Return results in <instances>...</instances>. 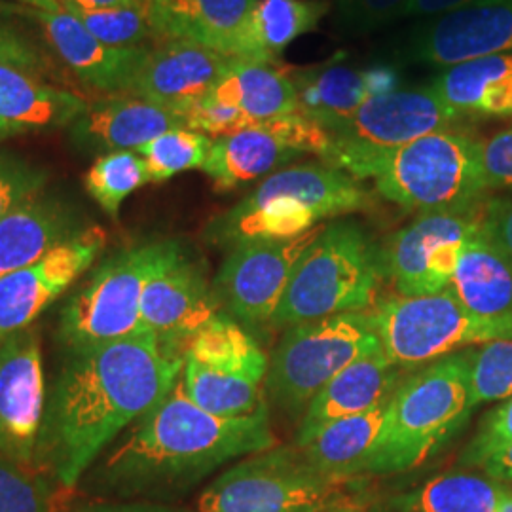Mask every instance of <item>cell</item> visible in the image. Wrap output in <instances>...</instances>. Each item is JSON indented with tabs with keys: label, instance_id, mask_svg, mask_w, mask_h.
I'll return each instance as SVG.
<instances>
[{
	"label": "cell",
	"instance_id": "27",
	"mask_svg": "<svg viewBox=\"0 0 512 512\" xmlns=\"http://www.w3.org/2000/svg\"><path fill=\"white\" fill-rule=\"evenodd\" d=\"M450 289L467 310L478 315L512 311V258L480 226L459 256Z\"/></svg>",
	"mask_w": 512,
	"mask_h": 512
},
{
	"label": "cell",
	"instance_id": "12",
	"mask_svg": "<svg viewBox=\"0 0 512 512\" xmlns=\"http://www.w3.org/2000/svg\"><path fill=\"white\" fill-rule=\"evenodd\" d=\"M325 224L291 239H255L230 247L213 291L220 304L249 325L270 323L294 268Z\"/></svg>",
	"mask_w": 512,
	"mask_h": 512
},
{
	"label": "cell",
	"instance_id": "43",
	"mask_svg": "<svg viewBox=\"0 0 512 512\" xmlns=\"http://www.w3.org/2000/svg\"><path fill=\"white\" fill-rule=\"evenodd\" d=\"M512 442V395L488 412L476 431L471 444L461 456L463 467H478L495 450Z\"/></svg>",
	"mask_w": 512,
	"mask_h": 512
},
{
	"label": "cell",
	"instance_id": "9",
	"mask_svg": "<svg viewBox=\"0 0 512 512\" xmlns=\"http://www.w3.org/2000/svg\"><path fill=\"white\" fill-rule=\"evenodd\" d=\"M366 313H342L285 329L270 357L266 393L283 412L300 416L346 366L380 351Z\"/></svg>",
	"mask_w": 512,
	"mask_h": 512
},
{
	"label": "cell",
	"instance_id": "18",
	"mask_svg": "<svg viewBox=\"0 0 512 512\" xmlns=\"http://www.w3.org/2000/svg\"><path fill=\"white\" fill-rule=\"evenodd\" d=\"M23 12L37 19L63 63H67L80 80L103 92L128 93L135 74L150 52L143 46H107L67 12H46L38 8H27Z\"/></svg>",
	"mask_w": 512,
	"mask_h": 512
},
{
	"label": "cell",
	"instance_id": "15",
	"mask_svg": "<svg viewBox=\"0 0 512 512\" xmlns=\"http://www.w3.org/2000/svg\"><path fill=\"white\" fill-rule=\"evenodd\" d=\"M403 52L410 63L442 69L512 54V0H480L429 18L406 40Z\"/></svg>",
	"mask_w": 512,
	"mask_h": 512
},
{
	"label": "cell",
	"instance_id": "35",
	"mask_svg": "<svg viewBox=\"0 0 512 512\" xmlns=\"http://www.w3.org/2000/svg\"><path fill=\"white\" fill-rule=\"evenodd\" d=\"M147 183V164L131 150L103 154L84 175L86 192L112 219L118 217L122 203Z\"/></svg>",
	"mask_w": 512,
	"mask_h": 512
},
{
	"label": "cell",
	"instance_id": "20",
	"mask_svg": "<svg viewBox=\"0 0 512 512\" xmlns=\"http://www.w3.org/2000/svg\"><path fill=\"white\" fill-rule=\"evenodd\" d=\"M404 368L395 365L384 349L346 366L311 401L298 427L296 444L300 446L332 421L366 412L387 401L403 382Z\"/></svg>",
	"mask_w": 512,
	"mask_h": 512
},
{
	"label": "cell",
	"instance_id": "30",
	"mask_svg": "<svg viewBox=\"0 0 512 512\" xmlns=\"http://www.w3.org/2000/svg\"><path fill=\"white\" fill-rule=\"evenodd\" d=\"M329 8L327 0H256L239 33L234 59L274 63L291 42L313 31Z\"/></svg>",
	"mask_w": 512,
	"mask_h": 512
},
{
	"label": "cell",
	"instance_id": "3",
	"mask_svg": "<svg viewBox=\"0 0 512 512\" xmlns=\"http://www.w3.org/2000/svg\"><path fill=\"white\" fill-rule=\"evenodd\" d=\"M370 205L365 188L346 171L330 165H293L274 171L230 211L207 226L222 247L255 239L298 238L329 217Z\"/></svg>",
	"mask_w": 512,
	"mask_h": 512
},
{
	"label": "cell",
	"instance_id": "33",
	"mask_svg": "<svg viewBox=\"0 0 512 512\" xmlns=\"http://www.w3.org/2000/svg\"><path fill=\"white\" fill-rule=\"evenodd\" d=\"M505 488L490 476L452 471L395 495L389 505L395 512H494Z\"/></svg>",
	"mask_w": 512,
	"mask_h": 512
},
{
	"label": "cell",
	"instance_id": "22",
	"mask_svg": "<svg viewBox=\"0 0 512 512\" xmlns=\"http://www.w3.org/2000/svg\"><path fill=\"white\" fill-rule=\"evenodd\" d=\"M393 395L366 412L332 421L308 442L294 448L308 465L323 475L338 478L368 476L384 444Z\"/></svg>",
	"mask_w": 512,
	"mask_h": 512
},
{
	"label": "cell",
	"instance_id": "21",
	"mask_svg": "<svg viewBox=\"0 0 512 512\" xmlns=\"http://www.w3.org/2000/svg\"><path fill=\"white\" fill-rule=\"evenodd\" d=\"M186 128L173 110L135 95H110L78 116L71 124L74 145L88 150L137 152L165 131Z\"/></svg>",
	"mask_w": 512,
	"mask_h": 512
},
{
	"label": "cell",
	"instance_id": "23",
	"mask_svg": "<svg viewBox=\"0 0 512 512\" xmlns=\"http://www.w3.org/2000/svg\"><path fill=\"white\" fill-rule=\"evenodd\" d=\"M293 82L300 110L327 129L346 120L368 99L399 90L401 76L387 65L368 69L330 65L296 74Z\"/></svg>",
	"mask_w": 512,
	"mask_h": 512
},
{
	"label": "cell",
	"instance_id": "41",
	"mask_svg": "<svg viewBox=\"0 0 512 512\" xmlns=\"http://www.w3.org/2000/svg\"><path fill=\"white\" fill-rule=\"evenodd\" d=\"M256 128L270 131L285 147L291 148L298 154L311 152L327 160L332 148V137L329 131L321 124H317L315 120H311L310 116H306L302 110H296L283 118H275L272 122H266Z\"/></svg>",
	"mask_w": 512,
	"mask_h": 512
},
{
	"label": "cell",
	"instance_id": "49",
	"mask_svg": "<svg viewBox=\"0 0 512 512\" xmlns=\"http://www.w3.org/2000/svg\"><path fill=\"white\" fill-rule=\"evenodd\" d=\"M152 0H57L61 12L110 10V8H150Z\"/></svg>",
	"mask_w": 512,
	"mask_h": 512
},
{
	"label": "cell",
	"instance_id": "34",
	"mask_svg": "<svg viewBox=\"0 0 512 512\" xmlns=\"http://www.w3.org/2000/svg\"><path fill=\"white\" fill-rule=\"evenodd\" d=\"M183 384L188 397L220 418H247L266 410L262 384L209 370L184 359Z\"/></svg>",
	"mask_w": 512,
	"mask_h": 512
},
{
	"label": "cell",
	"instance_id": "6",
	"mask_svg": "<svg viewBox=\"0 0 512 512\" xmlns=\"http://www.w3.org/2000/svg\"><path fill=\"white\" fill-rule=\"evenodd\" d=\"M366 179H374L384 200L420 215L471 211L488 192L482 143L452 129L385 154L368 169Z\"/></svg>",
	"mask_w": 512,
	"mask_h": 512
},
{
	"label": "cell",
	"instance_id": "11",
	"mask_svg": "<svg viewBox=\"0 0 512 512\" xmlns=\"http://www.w3.org/2000/svg\"><path fill=\"white\" fill-rule=\"evenodd\" d=\"M165 241L129 247L97 268L61 311L57 336L65 348L76 353L148 332L141 300Z\"/></svg>",
	"mask_w": 512,
	"mask_h": 512
},
{
	"label": "cell",
	"instance_id": "19",
	"mask_svg": "<svg viewBox=\"0 0 512 512\" xmlns=\"http://www.w3.org/2000/svg\"><path fill=\"white\" fill-rule=\"evenodd\" d=\"M484 207L471 211L423 213L387 239L382 249L384 275L399 296L427 294V264L446 241H465L482 226Z\"/></svg>",
	"mask_w": 512,
	"mask_h": 512
},
{
	"label": "cell",
	"instance_id": "53",
	"mask_svg": "<svg viewBox=\"0 0 512 512\" xmlns=\"http://www.w3.org/2000/svg\"><path fill=\"white\" fill-rule=\"evenodd\" d=\"M16 133H19L18 129L14 128V126H10L8 122H4V120L0 118V141L6 139V137H10V135H16Z\"/></svg>",
	"mask_w": 512,
	"mask_h": 512
},
{
	"label": "cell",
	"instance_id": "54",
	"mask_svg": "<svg viewBox=\"0 0 512 512\" xmlns=\"http://www.w3.org/2000/svg\"><path fill=\"white\" fill-rule=\"evenodd\" d=\"M346 512H385V511H378V509H368V507H353V509H348Z\"/></svg>",
	"mask_w": 512,
	"mask_h": 512
},
{
	"label": "cell",
	"instance_id": "26",
	"mask_svg": "<svg viewBox=\"0 0 512 512\" xmlns=\"http://www.w3.org/2000/svg\"><path fill=\"white\" fill-rule=\"evenodd\" d=\"M205 99L236 107L256 126L300 110L293 78L277 71L274 63L234 57Z\"/></svg>",
	"mask_w": 512,
	"mask_h": 512
},
{
	"label": "cell",
	"instance_id": "51",
	"mask_svg": "<svg viewBox=\"0 0 512 512\" xmlns=\"http://www.w3.org/2000/svg\"><path fill=\"white\" fill-rule=\"evenodd\" d=\"M494 512H512V488L507 486L505 492L499 497Z\"/></svg>",
	"mask_w": 512,
	"mask_h": 512
},
{
	"label": "cell",
	"instance_id": "16",
	"mask_svg": "<svg viewBox=\"0 0 512 512\" xmlns=\"http://www.w3.org/2000/svg\"><path fill=\"white\" fill-rule=\"evenodd\" d=\"M44 397L37 334L23 330L0 344V458L25 467L38 458Z\"/></svg>",
	"mask_w": 512,
	"mask_h": 512
},
{
	"label": "cell",
	"instance_id": "48",
	"mask_svg": "<svg viewBox=\"0 0 512 512\" xmlns=\"http://www.w3.org/2000/svg\"><path fill=\"white\" fill-rule=\"evenodd\" d=\"M476 469L505 486H512V442L495 450Z\"/></svg>",
	"mask_w": 512,
	"mask_h": 512
},
{
	"label": "cell",
	"instance_id": "45",
	"mask_svg": "<svg viewBox=\"0 0 512 512\" xmlns=\"http://www.w3.org/2000/svg\"><path fill=\"white\" fill-rule=\"evenodd\" d=\"M482 173L486 190L512 188V126L482 143Z\"/></svg>",
	"mask_w": 512,
	"mask_h": 512
},
{
	"label": "cell",
	"instance_id": "31",
	"mask_svg": "<svg viewBox=\"0 0 512 512\" xmlns=\"http://www.w3.org/2000/svg\"><path fill=\"white\" fill-rule=\"evenodd\" d=\"M298 156L270 131L249 128L215 139L202 169L215 184V190L230 192L272 175L279 165L293 162Z\"/></svg>",
	"mask_w": 512,
	"mask_h": 512
},
{
	"label": "cell",
	"instance_id": "28",
	"mask_svg": "<svg viewBox=\"0 0 512 512\" xmlns=\"http://www.w3.org/2000/svg\"><path fill=\"white\" fill-rule=\"evenodd\" d=\"M429 86L463 116H512V54L448 67Z\"/></svg>",
	"mask_w": 512,
	"mask_h": 512
},
{
	"label": "cell",
	"instance_id": "36",
	"mask_svg": "<svg viewBox=\"0 0 512 512\" xmlns=\"http://www.w3.org/2000/svg\"><path fill=\"white\" fill-rule=\"evenodd\" d=\"M213 141L194 129L177 128L165 131L137 150L147 164L150 183H164L171 177L202 169Z\"/></svg>",
	"mask_w": 512,
	"mask_h": 512
},
{
	"label": "cell",
	"instance_id": "42",
	"mask_svg": "<svg viewBox=\"0 0 512 512\" xmlns=\"http://www.w3.org/2000/svg\"><path fill=\"white\" fill-rule=\"evenodd\" d=\"M44 183L46 171L18 156L0 152V220L19 203L40 194Z\"/></svg>",
	"mask_w": 512,
	"mask_h": 512
},
{
	"label": "cell",
	"instance_id": "39",
	"mask_svg": "<svg viewBox=\"0 0 512 512\" xmlns=\"http://www.w3.org/2000/svg\"><path fill=\"white\" fill-rule=\"evenodd\" d=\"M48 484L16 461L0 458V512H50Z\"/></svg>",
	"mask_w": 512,
	"mask_h": 512
},
{
	"label": "cell",
	"instance_id": "55",
	"mask_svg": "<svg viewBox=\"0 0 512 512\" xmlns=\"http://www.w3.org/2000/svg\"><path fill=\"white\" fill-rule=\"evenodd\" d=\"M348 509H353V507H348ZM348 509H329V511H323V512H346Z\"/></svg>",
	"mask_w": 512,
	"mask_h": 512
},
{
	"label": "cell",
	"instance_id": "47",
	"mask_svg": "<svg viewBox=\"0 0 512 512\" xmlns=\"http://www.w3.org/2000/svg\"><path fill=\"white\" fill-rule=\"evenodd\" d=\"M480 0H408L401 18H437Z\"/></svg>",
	"mask_w": 512,
	"mask_h": 512
},
{
	"label": "cell",
	"instance_id": "17",
	"mask_svg": "<svg viewBox=\"0 0 512 512\" xmlns=\"http://www.w3.org/2000/svg\"><path fill=\"white\" fill-rule=\"evenodd\" d=\"M230 61L232 57L202 44L169 40L158 50L148 52L128 93L181 116L183 110L202 101L211 92Z\"/></svg>",
	"mask_w": 512,
	"mask_h": 512
},
{
	"label": "cell",
	"instance_id": "44",
	"mask_svg": "<svg viewBox=\"0 0 512 512\" xmlns=\"http://www.w3.org/2000/svg\"><path fill=\"white\" fill-rule=\"evenodd\" d=\"M184 126L194 131H200L203 135H215L226 137L232 133H238L243 129L256 128L255 122L241 110L230 105L215 103L203 97L202 101L190 105L183 110Z\"/></svg>",
	"mask_w": 512,
	"mask_h": 512
},
{
	"label": "cell",
	"instance_id": "7",
	"mask_svg": "<svg viewBox=\"0 0 512 512\" xmlns=\"http://www.w3.org/2000/svg\"><path fill=\"white\" fill-rule=\"evenodd\" d=\"M359 478L315 471L296 448L253 454L217 476L198 512H323L363 507Z\"/></svg>",
	"mask_w": 512,
	"mask_h": 512
},
{
	"label": "cell",
	"instance_id": "24",
	"mask_svg": "<svg viewBox=\"0 0 512 512\" xmlns=\"http://www.w3.org/2000/svg\"><path fill=\"white\" fill-rule=\"evenodd\" d=\"M256 0H152V33L167 40L202 44L234 57L239 33Z\"/></svg>",
	"mask_w": 512,
	"mask_h": 512
},
{
	"label": "cell",
	"instance_id": "25",
	"mask_svg": "<svg viewBox=\"0 0 512 512\" xmlns=\"http://www.w3.org/2000/svg\"><path fill=\"white\" fill-rule=\"evenodd\" d=\"M73 213L55 198L37 194L0 220V277L35 264L78 234Z\"/></svg>",
	"mask_w": 512,
	"mask_h": 512
},
{
	"label": "cell",
	"instance_id": "40",
	"mask_svg": "<svg viewBox=\"0 0 512 512\" xmlns=\"http://www.w3.org/2000/svg\"><path fill=\"white\" fill-rule=\"evenodd\" d=\"M408 0H336L334 25L346 35H368L401 19Z\"/></svg>",
	"mask_w": 512,
	"mask_h": 512
},
{
	"label": "cell",
	"instance_id": "2",
	"mask_svg": "<svg viewBox=\"0 0 512 512\" xmlns=\"http://www.w3.org/2000/svg\"><path fill=\"white\" fill-rule=\"evenodd\" d=\"M268 408L220 418L194 403L183 378L133 427L95 473L99 488L120 497L183 494L228 461L272 450Z\"/></svg>",
	"mask_w": 512,
	"mask_h": 512
},
{
	"label": "cell",
	"instance_id": "38",
	"mask_svg": "<svg viewBox=\"0 0 512 512\" xmlns=\"http://www.w3.org/2000/svg\"><path fill=\"white\" fill-rule=\"evenodd\" d=\"M475 404L505 401L512 395V340L486 344L473 355Z\"/></svg>",
	"mask_w": 512,
	"mask_h": 512
},
{
	"label": "cell",
	"instance_id": "1",
	"mask_svg": "<svg viewBox=\"0 0 512 512\" xmlns=\"http://www.w3.org/2000/svg\"><path fill=\"white\" fill-rule=\"evenodd\" d=\"M183 370V355L150 332L76 351L55 382L38 458L76 486L112 440L164 401Z\"/></svg>",
	"mask_w": 512,
	"mask_h": 512
},
{
	"label": "cell",
	"instance_id": "8",
	"mask_svg": "<svg viewBox=\"0 0 512 512\" xmlns=\"http://www.w3.org/2000/svg\"><path fill=\"white\" fill-rule=\"evenodd\" d=\"M366 317L385 355L401 368L429 365L459 349L512 340V311L478 315L448 287L435 294L391 296Z\"/></svg>",
	"mask_w": 512,
	"mask_h": 512
},
{
	"label": "cell",
	"instance_id": "14",
	"mask_svg": "<svg viewBox=\"0 0 512 512\" xmlns=\"http://www.w3.org/2000/svg\"><path fill=\"white\" fill-rule=\"evenodd\" d=\"M103 228H86L59 243L35 264L0 277V344L37 319L101 255Z\"/></svg>",
	"mask_w": 512,
	"mask_h": 512
},
{
	"label": "cell",
	"instance_id": "52",
	"mask_svg": "<svg viewBox=\"0 0 512 512\" xmlns=\"http://www.w3.org/2000/svg\"><path fill=\"white\" fill-rule=\"evenodd\" d=\"M31 4V8H38V10H46V12H61L57 0H25Z\"/></svg>",
	"mask_w": 512,
	"mask_h": 512
},
{
	"label": "cell",
	"instance_id": "46",
	"mask_svg": "<svg viewBox=\"0 0 512 512\" xmlns=\"http://www.w3.org/2000/svg\"><path fill=\"white\" fill-rule=\"evenodd\" d=\"M482 226L486 234L512 258V194L484 203Z\"/></svg>",
	"mask_w": 512,
	"mask_h": 512
},
{
	"label": "cell",
	"instance_id": "50",
	"mask_svg": "<svg viewBox=\"0 0 512 512\" xmlns=\"http://www.w3.org/2000/svg\"><path fill=\"white\" fill-rule=\"evenodd\" d=\"M78 512H186L165 507V505H154V503H97V505H86Z\"/></svg>",
	"mask_w": 512,
	"mask_h": 512
},
{
	"label": "cell",
	"instance_id": "5",
	"mask_svg": "<svg viewBox=\"0 0 512 512\" xmlns=\"http://www.w3.org/2000/svg\"><path fill=\"white\" fill-rule=\"evenodd\" d=\"M382 249L351 220L325 224L294 268L270 325L289 329L342 313H366L384 279Z\"/></svg>",
	"mask_w": 512,
	"mask_h": 512
},
{
	"label": "cell",
	"instance_id": "29",
	"mask_svg": "<svg viewBox=\"0 0 512 512\" xmlns=\"http://www.w3.org/2000/svg\"><path fill=\"white\" fill-rule=\"evenodd\" d=\"M88 103L67 90L40 82L37 74L0 63V118L18 129L61 128L73 124Z\"/></svg>",
	"mask_w": 512,
	"mask_h": 512
},
{
	"label": "cell",
	"instance_id": "37",
	"mask_svg": "<svg viewBox=\"0 0 512 512\" xmlns=\"http://www.w3.org/2000/svg\"><path fill=\"white\" fill-rule=\"evenodd\" d=\"M93 37L112 48H135L154 35L150 8H110V10H71Z\"/></svg>",
	"mask_w": 512,
	"mask_h": 512
},
{
	"label": "cell",
	"instance_id": "4",
	"mask_svg": "<svg viewBox=\"0 0 512 512\" xmlns=\"http://www.w3.org/2000/svg\"><path fill=\"white\" fill-rule=\"evenodd\" d=\"M475 351L452 353L404 378L391 401L384 444L368 475L418 469L458 435L476 408Z\"/></svg>",
	"mask_w": 512,
	"mask_h": 512
},
{
	"label": "cell",
	"instance_id": "32",
	"mask_svg": "<svg viewBox=\"0 0 512 512\" xmlns=\"http://www.w3.org/2000/svg\"><path fill=\"white\" fill-rule=\"evenodd\" d=\"M184 359L209 370L243 376L266 384L270 357L253 336L241 329L228 315L219 313L188 342Z\"/></svg>",
	"mask_w": 512,
	"mask_h": 512
},
{
	"label": "cell",
	"instance_id": "13",
	"mask_svg": "<svg viewBox=\"0 0 512 512\" xmlns=\"http://www.w3.org/2000/svg\"><path fill=\"white\" fill-rule=\"evenodd\" d=\"M219 313V298L198 262L186 255L181 241L167 239L141 300L145 329L167 351L184 357L188 342Z\"/></svg>",
	"mask_w": 512,
	"mask_h": 512
},
{
	"label": "cell",
	"instance_id": "10",
	"mask_svg": "<svg viewBox=\"0 0 512 512\" xmlns=\"http://www.w3.org/2000/svg\"><path fill=\"white\" fill-rule=\"evenodd\" d=\"M459 118L463 114L448 107L431 86L382 93L327 128L332 148L325 162L361 181L385 154L425 135L450 131Z\"/></svg>",
	"mask_w": 512,
	"mask_h": 512
}]
</instances>
